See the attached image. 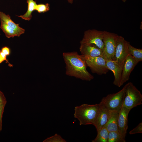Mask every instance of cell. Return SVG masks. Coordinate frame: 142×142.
<instances>
[{
	"mask_svg": "<svg viewBox=\"0 0 142 142\" xmlns=\"http://www.w3.org/2000/svg\"><path fill=\"white\" fill-rule=\"evenodd\" d=\"M63 56L66 65L65 74L83 80L90 81L94 77L87 70V67L84 55L77 52H63Z\"/></svg>",
	"mask_w": 142,
	"mask_h": 142,
	"instance_id": "cell-1",
	"label": "cell"
},
{
	"mask_svg": "<svg viewBox=\"0 0 142 142\" xmlns=\"http://www.w3.org/2000/svg\"><path fill=\"white\" fill-rule=\"evenodd\" d=\"M100 107L99 104H83L75 107L74 116L79 121V125H94Z\"/></svg>",
	"mask_w": 142,
	"mask_h": 142,
	"instance_id": "cell-2",
	"label": "cell"
},
{
	"mask_svg": "<svg viewBox=\"0 0 142 142\" xmlns=\"http://www.w3.org/2000/svg\"><path fill=\"white\" fill-rule=\"evenodd\" d=\"M126 86L125 85L116 93L108 94L103 98L99 104L110 111L119 112L123 104Z\"/></svg>",
	"mask_w": 142,
	"mask_h": 142,
	"instance_id": "cell-3",
	"label": "cell"
},
{
	"mask_svg": "<svg viewBox=\"0 0 142 142\" xmlns=\"http://www.w3.org/2000/svg\"><path fill=\"white\" fill-rule=\"evenodd\" d=\"M123 104L126 108L131 109L141 105L142 95L140 92L133 85L129 82L126 85Z\"/></svg>",
	"mask_w": 142,
	"mask_h": 142,
	"instance_id": "cell-4",
	"label": "cell"
},
{
	"mask_svg": "<svg viewBox=\"0 0 142 142\" xmlns=\"http://www.w3.org/2000/svg\"><path fill=\"white\" fill-rule=\"evenodd\" d=\"M130 43L123 37L119 36L117 39L114 56L113 60L122 69L126 58L129 54L128 47Z\"/></svg>",
	"mask_w": 142,
	"mask_h": 142,
	"instance_id": "cell-5",
	"label": "cell"
},
{
	"mask_svg": "<svg viewBox=\"0 0 142 142\" xmlns=\"http://www.w3.org/2000/svg\"><path fill=\"white\" fill-rule=\"evenodd\" d=\"M84 56L87 66L93 73L102 75L106 74L109 70L107 67L104 57Z\"/></svg>",
	"mask_w": 142,
	"mask_h": 142,
	"instance_id": "cell-6",
	"label": "cell"
},
{
	"mask_svg": "<svg viewBox=\"0 0 142 142\" xmlns=\"http://www.w3.org/2000/svg\"><path fill=\"white\" fill-rule=\"evenodd\" d=\"M103 41L104 48L103 51L105 58L113 60L115 54L116 41L119 36L117 34L104 31Z\"/></svg>",
	"mask_w": 142,
	"mask_h": 142,
	"instance_id": "cell-7",
	"label": "cell"
},
{
	"mask_svg": "<svg viewBox=\"0 0 142 142\" xmlns=\"http://www.w3.org/2000/svg\"><path fill=\"white\" fill-rule=\"evenodd\" d=\"M104 34L103 31L95 29H89L85 31L80 44L89 43L94 44L102 49L103 51L104 48L103 41Z\"/></svg>",
	"mask_w": 142,
	"mask_h": 142,
	"instance_id": "cell-8",
	"label": "cell"
},
{
	"mask_svg": "<svg viewBox=\"0 0 142 142\" xmlns=\"http://www.w3.org/2000/svg\"><path fill=\"white\" fill-rule=\"evenodd\" d=\"M138 63L131 55H128L124 62L122 68L121 86L129 80L131 72Z\"/></svg>",
	"mask_w": 142,
	"mask_h": 142,
	"instance_id": "cell-9",
	"label": "cell"
},
{
	"mask_svg": "<svg viewBox=\"0 0 142 142\" xmlns=\"http://www.w3.org/2000/svg\"><path fill=\"white\" fill-rule=\"evenodd\" d=\"M131 109L126 107L123 104L119 112L118 119V131L125 138L128 129V116Z\"/></svg>",
	"mask_w": 142,
	"mask_h": 142,
	"instance_id": "cell-10",
	"label": "cell"
},
{
	"mask_svg": "<svg viewBox=\"0 0 142 142\" xmlns=\"http://www.w3.org/2000/svg\"><path fill=\"white\" fill-rule=\"evenodd\" d=\"M80 44L79 50L82 55L93 57H104L103 50L96 45L89 43Z\"/></svg>",
	"mask_w": 142,
	"mask_h": 142,
	"instance_id": "cell-11",
	"label": "cell"
},
{
	"mask_svg": "<svg viewBox=\"0 0 142 142\" xmlns=\"http://www.w3.org/2000/svg\"><path fill=\"white\" fill-rule=\"evenodd\" d=\"M106 62V65L109 70L111 71L114 76L113 84L115 85L120 87L122 69L113 60L105 58Z\"/></svg>",
	"mask_w": 142,
	"mask_h": 142,
	"instance_id": "cell-12",
	"label": "cell"
},
{
	"mask_svg": "<svg viewBox=\"0 0 142 142\" xmlns=\"http://www.w3.org/2000/svg\"><path fill=\"white\" fill-rule=\"evenodd\" d=\"M100 104V108L94 125L97 131L104 127L106 124L109 119L111 111Z\"/></svg>",
	"mask_w": 142,
	"mask_h": 142,
	"instance_id": "cell-13",
	"label": "cell"
},
{
	"mask_svg": "<svg viewBox=\"0 0 142 142\" xmlns=\"http://www.w3.org/2000/svg\"><path fill=\"white\" fill-rule=\"evenodd\" d=\"M0 19L1 21H3L14 30L20 36L24 33L25 29L20 27L19 24H16L13 22L9 14H6L0 11Z\"/></svg>",
	"mask_w": 142,
	"mask_h": 142,
	"instance_id": "cell-14",
	"label": "cell"
},
{
	"mask_svg": "<svg viewBox=\"0 0 142 142\" xmlns=\"http://www.w3.org/2000/svg\"><path fill=\"white\" fill-rule=\"evenodd\" d=\"M119 113L115 111H110L108 120L104 127L109 132L118 131V119Z\"/></svg>",
	"mask_w": 142,
	"mask_h": 142,
	"instance_id": "cell-15",
	"label": "cell"
},
{
	"mask_svg": "<svg viewBox=\"0 0 142 142\" xmlns=\"http://www.w3.org/2000/svg\"><path fill=\"white\" fill-rule=\"evenodd\" d=\"M28 4L27 10L26 13L22 15L17 16L25 20L29 21L32 18V13L35 9L37 4L34 0H26Z\"/></svg>",
	"mask_w": 142,
	"mask_h": 142,
	"instance_id": "cell-16",
	"label": "cell"
},
{
	"mask_svg": "<svg viewBox=\"0 0 142 142\" xmlns=\"http://www.w3.org/2000/svg\"><path fill=\"white\" fill-rule=\"evenodd\" d=\"M0 28L8 38L14 37H19V34L14 30L2 21H1Z\"/></svg>",
	"mask_w": 142,
	"mask_h": 142,
	"instance_id": "cell-17",
	"label": "cell"
},
{
	"mask_svg": "<svg viewBox=\"0 0 142 142\" xmlns=\"http://www.w3.org/2000/svg\"><path fill=\"white\" fill-rule=\"evenodd\" d=\"M97 134L96 138L92 141V142H107L109 131L103 127L97 131Z\"/></svg>",
	"mask_w": 142,
	"mask_h": 142,
	"instance_id": "cell-18",
	"label": "cell"
},
{
	"mask_svg": "<svg viewBox=\"0 0 142 142\" xmlns=\"http://www.w3.org/2000/svg\"><path fill=\"white\" fill-rule=\"evenodd\" d=\"M129 54L131 55L138 63L142 60V49L134 47L130 43L128 45Z\"/></svg>",
	"mask_w": 142,
	"mask_h": 142,
	"instance_id": "cell-19",
	"label": "cell"
},
{
	"mask_svg": "<svg viewBox=\"0 0 142 142\" xmlns=\"http://www.w3.org/2000/svg\"><path fill=\"white\" fill-rule=\"evenodd\" d=\"M126 141L123 136L118 131L109 133L107 142H125Z\"/></svg>",
	"mask_w": 142,
	"mask_h": 142,
	"instance_id": "cell-20",
	"label": "cell"
},
{
	"mask_svg": "<svg viewBox=\"0 0 142 142\" xmlns=\"http://www.w3.org/2000/svg\"><path fill=\"white\" fill-rule=\"evenodd\" d=\"M43 142H66L67 141L60 135L55 134L54 135L48 138L45 139Z\"/></svg>",
	"mask_w": 142,
	"mask_h": 142,
	"instance_id": "cell-21",
	"label": "cell"
},
{
	"mask_svg": "<svg viewBox=\"0 0 142 142\" xmlns=\"http://www.w3.org/2000/svg\"><path fill=\"white\" fill-rule=\"evenodd\" d=\"M50 9V4L48 3L45 4H37L35 10L39 13H44L49 11Z\"/></svg>",
	"mask_w": 142,
	"mask_h": 142,
	"instance_id": "cell-22",
	"label": "cell"
},
{
	"mask_svg": "<svg viewBox=\"0 0 142 142\" xmlns=\"http://www.w3.org/2000/svg\"><path fill=\"white\" fill-rule=\"evenodd\" d=\"M141 133H142V122L139 124L135 128L129 132V134L130 135Z\"/></svg>",
	"mask_w": 142,
	"mask_h": 142,
	"instance_id": "cell-23",
	"label": "cell"
},
{
	"mask_svg": "<svg viewBox=\"0 0 142 142\" xmlns=\"http://www.w3.org/2000/svg\"><path fill=\"white\" fill-rule=\"evenodd\" d=\"M7 55L0 50V64L4 61H6V63H8L9 66L11 67L12 65L9 62L7 58Z\"/></svg>",
	"mask_w": 142,
	"mask_h": 142,
	"instance_id": "cell-24",
	"label": "cell"
},
{
	"mask_svg": "<svg viewBox=\"0 0 142 142\" xmlns=\"http://www.w3.org/2000/svg\"><path fill=\"white\" fill-rule=\"evenodd\" d=\"M7 102L0 103V118L2 119L5 106Z\"/></svg>",
	"mask_w": 142,
	"mask_h": 142,
	"instance_id": "cell-25",
	"label": "cell"
},
{
	"mask_svg": "<svg viewBox=\"0 0 142 142\" xmlns=\"http://www.w3.org/2000/svg\"><path fill=\"white\" fill-rule=\"evenodd\" d=\"M0 50L7 56L9 55L10 54V49L9 48L7 47H3Z\"/></svg>",
	"mask_w": 142,
	"mask_h": 142,
	"instance_id": "cell-26",
	"label": "cell"
},
{
	"mask_svg": "<svg viewBox=\"0 0 142 142\" xmlns=\"http://www.w3.org/2000/svg\"><path fill=\"white\" fill-rule=\"evenodd\" d=\"M7 102L6 98L3 93L0 90V103Z\"/></svg>",
	"mask_w": 142,
	"mask_h": 142,
	"instance_id": "cell-27",
	"label": "cell"
},
{
	"mask_svg": "<svg viewBox=\"0 0 142 142\" xmlns=\"http://www.w3.org/2000/svg\"><path fill=\"white\" fill-rule=\"evenodd\" d=\"M2 119L0 118V132L2 130Z\"/></svg>",
	"mask_w": 142,
	"mask_h": 142,
	"instance_id": "cell-28",
	"label": "cell"
},
{
	"mask_svg": "<svg viewBox=\"0 0 142 142\" xmlns=\"http://www.w3.org/2000/svg\"><path fill=\"white\" fill-rule=\"evenodd\" d=\"M70 4H72L73 2V1L72 0H66Z\"/></svg>",
	"mask_w": 142,
	"mask_h": 142,
	"instance_id": "cell-29",
	"label": "cell"
},
{
	"mask_svg": "<svg viewBox=\"0 0 142 142\" xmlns=\"http://www.w3.org/2000/svg\"><path fill=\"white\" fill-rule=\"evenodd\" d=\"M123 2H125L126 1V0H121Z\"/></svg>",
	"mask_w": 142,
	"mask_h": 142,
	"instance_id": "cell-30",
	"label": "cell"
},
{
	"mask_svg": "<svg viewBox=\"0 0 142 142\" xmlns=\"http://www.w3.org/2000/svg\"><path fill=\"white\" fill-rule=\"evenodd\" d=\"M34 0L36 1L37 0Z\"/></svg>",
	"mask_w": 142,
	"mask_h": 142,
	"instance_id": "cell-31",
	"label": "cell"
},
{
	"mask_svg": "<svg viewBox=\"0 0 142 142\" xmlns=\"http://www.w3.org/2000/svg\"><path fill=\"white\" fill-rule=\"evenodd\" d=\"M72 1H73L74 0H72Z\"/></svg>",
	"mask_w": 142,
	"mask_h": 142,
	"instance_id": "cell-32",
	"label": "cell"
}]
</instances>
